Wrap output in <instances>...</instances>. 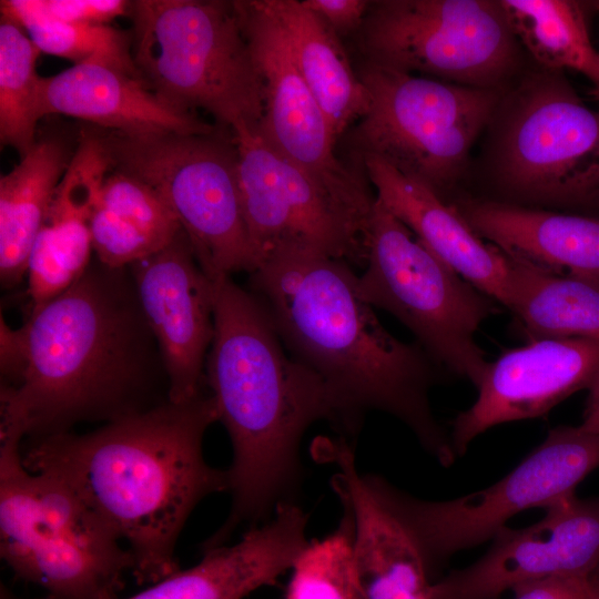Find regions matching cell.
<instances>
[{
	"label": "cell",
	"mask_w": 599,
	"mask_h": 599,
	"mask_svg": "<svg viewBox=\"0 0 599 599\" xmlns=\"http://www.w3.org/2000/svg\"><path fill=\"white\" fill-rule=\"evenodd\" d=\"M518 43L546 70L571 69L599 92V53L593 49L582 6L571 0H499Z\"/></svg>",
	"instance_id": "4316f807"
},
{
	"label": "cell",
	"mask_w": 599,
	"mask_h": 599,
	"mask_svg": "<svg viewBox=\"0 0 599 599\" xmlns=\"http://www.w3.org/2000/svg\"><path fill=\"white\" fill-rule=\"evenodd\" d=\"M468 225L506 254L542 268L599 282V217L506 201L453 203Z\"/></svg>",
	"instance_id": "603a6c76"
},
{
	"label": "cell",
	"mask_w": 599,
	"mask_h": 599,
	"mask_svg": "<svg viewBox=\"0 0 599 599\" xmlns=\"http://www.w3.org/2000/svg\"><path fill=\"white\" fill-rule=\"evenodd\" d=\"M233 3L262 82V135L333 192L372 211L376 197L369 192L367 176L336 156L337 138L302 77L285 30L267 0Z\"/></svg>",
	"instance_id": "5bb4252c"
},
{
	"label": "cell",
	"mask_w": 599,
	"mask_h": 599,
	"mask_svg": "<svg viewBox=\"0 0 599 599\" xmlns=\"http://www.w3.org/2000/svg\"><path fill=\"white\" fill-rule=\"evenodd\" d=\"M231 132L256 267L284 251L311 252L365 266L373 210L349 203L278 152L258 125H242Z\"/></svg>",
	"instance_id": "4fadbf2b"
},
{
	"label": "cell",
	"mask_w": 599,
	"mask_h": 599,
	"mask_svg": "<svg viewBox=\"0 0 599 599\" xmlns=\"http://www.w3.org/2000/svg\"><path fill=\"white\" fill-rule=\"evenodd\" d=\"M307 520L295 501L281 504L236 542L203 551L196 565L120 599H244L291 570L309 542Z\"/></svg>",
	"instance_id": "ffe728a7"
},
{
	"label": "cell",
	"mask_w": 599,
	"mask_h": 599,
	"mask_svg": "<svg viewBox=\"0 0 599 599\" xmlns=\"http://www.w3.org/2000/svg\"><path fill=\"white\" fill-rule=\"evenodd\" d=\"M595 94H596V95H597V98L599 99V92H596V91H595Z\"/></svg>",
	"instance_id": "74e56055"
},
{
	"label": "cell",
	"mask_w": 599,
	"mask_h": 599,
	"mask_svg": "<svg viewBox=\"0 0 599 599\" xmlns=\"http://www.w3.org/2000/svg\"><path fill=\"white\" fill-rule=\"evenodd\" d=\"M59 113L130 135L205 134L217 128L153 92L140 77L83 63L42 77L41 114Z\"/></svg>",
	"instance_id": "7402d4cb"
},
{
	"label": "cell",
	"mask_w": 599,
	"mask_h": 599,
	"mask_svg": "<svg viewBox=\"0 0 599 599\" xmlns=\"http://www.w3.org/2000/svg\"><path fill=\"white\" fill-rule=\"evenodd\" d=\"M356 72L369 106L348 133L351 150L358 161L367 155L384 160L444 200L488 128L501 90L404 73L365 60Z\"/></svg>",
	"instance_id": "ba28073f"
},
{
	"label": "cell",
	"mask_w": 599,
	"mask_h": 599,
	"mask_svg": "<svg viewBox=\"0 0 599 599\" xmlns=\"http://www.w3.org/2000/svg\"><path fill=\"white\" fill-rule=\"evenodd\" d=\"M599 368V341L557 338L530 342L489 363L474 404L449 432L457 457L489 428L541 417L573 393L588 388Z\"/></svg>",
	"instance_id": "e0dca14e"
},
{
	"label": "cell",
	"mask_w": 599,
	"mask_h": 599,
	"mask_svg": "<svg viewBox=\"0 0 599 599\" xmlns=\"http://www.w3.org/2000/svg\"><path fill=\"white\" fill-rule=\"evenodd\" d=\"M595 7L597 8L598 12H599V1H596L593 2Z\"/></svg>",
	"instance_id": "8d00e7d4"
},
{
	"label": "cell",
	"mask_w": 599,
	"mask_h": 599,
	"mask_svg": "<svg viewBox=\"0 0 599 599\" xmlns=\"http://www.w3.org/2000/svg\"><path fill=\"white\" fill-rule=\"evenodd\" d=\"M98 203L138 227L162 247L182 231L163 197L143 181L113 170L105 176Z\"/></svg>",
	"instance_id": "4dcf8cb0"
},
{
	"label": "cell",
	"mask_w": 599,
	"mask_h": 599,
	"mask_svg": "<svg viewBox=\"0 0 599 599\" xmlns=\"http://www.w3.org/2000/svg\"><path fill=\"white\" fill-rule=\"evenodd\" d=\"M73 156L60 138L37 140L7 174L0 176V280L17 286L27 275L29 254L54 192Z\"/></svg>",
	"instance_id": "d4e9b609"
},
{
	"label": "cell",
	"mask_w": 599,
	"mask_h": 599,
	"mask_svg": "<svg viewBox=\"0 0 599 599\" xmlns=\"http://www.w3.org/2000/svg\"><path fill=\"white\" fill-rule=\"evenodd\" d=\"M294 61L338 139L369 106V95L339 37L297 0H267Z\"/></svg>",
	"instance_id": "cb8c5ba5"
},
{
	"label": "cell",
	"mask_w": 599,
	"mask_h": 599,
	"mask_svg": "<svg viewBox=\"0 0 599 599\" xmlns=\"http://www.w3.org/2000/svg\"><path fill=\"white\" fill-rule=\"evenodd\" d=\"M510 257L514 287L509 309L530 342L599 341V282Z\"/></svg>",
	"instance_id": "484cf974"
},
{
	"label": "cell",
	"mask_w": 599,
	"mask_h": 599,
	"mask_svg": "<svg viewBox=\"0 0 599 599\" xmlns=\"http://www.w3.org/2000/svg\"><path fill=\"white\" fill-rule=\"evenodd\" d=\"M63 481L24 465L0 471V556L41 599H120L134 561Z\"/></svg>",
	"instance_id": "52a82bcc"
},
{
	"label": "cell",
	"mask_w": 599,
	"mask_h": 599,
	"mask_svg": "<svg viewBox=\"0 0 599 599\" xmlns=\"http://www.w3.org/2000/svg\"><path fill=\"white\" fill-rule=\"evenodd\" d=\"M40 50L12 20H0V140L21 158L35 144L41 114Z\"/></svg>",
	"instance_id": "83f0119b"
},
{
	"label": "cell",
	"mask_w": 599,
	"mask_h": 599,
	"mask_svg": "<svg viewBox=\"0 0 599 599\" xmlns=\"http://www.w3.org/2000/svg\"><path fill=\"white\" fill-rule=\"evenodd\" d=\"M111 169L153 187L176 216L195 258L213 281L251 274L257 262L248 236L232 132L102 133Z\"/></svg>",
	"instance_id": "9c48e42d"
},
{
	"label": "cell",
	"mask_w": 599,
	"mask_h": 599,
	"mask_svg": "<svg viewBox=\"0 0 599 599\" xmlns=\"http://www.w3.org/2000/svg\"><path fill=\"white\" fill-rule=\"evenodd\" d=\"M599 468V434L559 426L494 485L449 500H424L365 475L379 500L399 519L418 546L430 578L450 557L494 536L510 518L547 508L576 494Z\"/></svg>",
	"instance_id": "8fae6325"
},
{
	"label": "cell",
	"mask_w": 599,
	"mask_h": 599,
	"mask_svg": "<svg viewBox=\"0 0 599 599\" xmlns=\"http://www.w3.org/2000/svg\"><path fill=\"white\" fill-rule=\"evenodd\" d=\"M358 290L373 307L399 319L443 369L479 386L489 362L475 333L499 313L497 302L414 237L377 197Z\"/></svg>",
	"instance_id": "30bf717a"
},
{
	"label": "cell",
	"mask_w": 599,
	"mask_h": 599,
	"mask_svg": "<svg viewBox=\"0 0 599 599\" xmlns=\"http://www.w3.org/2000/svg\"><path fill=\"white\" fill-rule=\"evenodd\" d=\"M139 77L182 110L202 109L221 126L260 125L263 90L233 1H130Z\"/></svg>",
	"instance_id": "5b68a950"
},
{
	"label": "cell",
	"mask_w": 599,
	"mask_h": 599,
	"mask_svg": "<svg viewBox=\"0 0 599 599\" xmlns=\"http://www.w3.org/2000/svg\"><path fill=\"white\" fill-rule=\"evenodd\" d=\"M219 420L210 392L170 400L93 432L28 439L24 467L70 487L125 544L132 575L150 586L181 568L180 534L206 497L229 491L227 469L204 458L203 439Z\"/></svg>",
	"instance_id": "7a4b0ae2"
},
{
	"label": "cell",
	"mask_w": 599,
	"mask_h": 599,
	"mask_svg": "<svg viewBox=\"0 0 599 599\" xmlns=\"http://www.w3.org/2000/svg\"><path fill=\"white\" fill-rule=\"evenodd\" d=\"M376 197L436 256L477 290L509 309L512 258L480 237L448 203L417 180L384 160H359Z\"/></svg>",
	"instance_id": "d6986e66"
},
{
	"label": "cell",
	"mask_w": 599,
	"mask_h": 599,
	"mask_svg": "<svg viewBox=\"0 0 599 599\" xmlns=\"http://www.w3.org/2000/svg\"><path fill=\"white\" fill-rule=\"evenodd\" d=\"M250 284L286 351L323 379L356 429L365 410H380L405 424L439 465L455 461L429 400L443 368L417 342L386 331L347 262L278 252L250 274Z\"/></svg>",
	"instance_id": "277c9868"
},
{
	"label": "cell",
	"mask_w": 599,
	"mask_h": 599,
	"mask_svg": "<svg viewBox=\"0 0 599 599\" xmlns=\"http://www.w3.org/2000/svg\"><path fill=\"white\" fill-rule=\"evenodd\" d=\"M0 413L28 439L110 423L169 400L158 343L128 267L89 265L10 328L1 318Z\"/></svg>",
	"instance_id": "6da1fadb"
},
{
	"label": "cell",
	"mask_w": 599,
	"mask_h": 599,
	"mask_svg": "<svg viewBox=\"0 0 599 599\" xmlns=\"http://www.w3.org/2000/svg\"><path fill=\"white\" fill-rule=\"evenodd\" d=\"M589 579L596 591L599 593V565L589 576Z\"/></svg>",
	"instance_id": "d590c367"
},
{
	"label": "cell",
	"mask_w": 599,
	"mask_h": 599,
	"mask_svg": "<svg viewBox=\"0 0 599 599\" xmlns=\"http://www.w3.org/2000/svg\"><path fill=\"white\" fill-rule=\"evenodd\" d=\"M544 510L528 527L501 528L479 559L433 582L432 599H500L529 581L589 577L599 565V497L573 494Z\"/></svg>",
	"instance_id": "9a60e30c"
},
{
	"label": "cell",
	"mask_w": 599,
	"mask_h": 599,
	"mask_svg": "<svg viewBox=\"0 0 599 599\" xmlns=\"http://www.w3.org/2000/svg\"><path fill=\"white\" fill-rule=\"evenodd\" d=\"M488 129L490 173L506 202L599 204V112L561 71L524 78L501 95Z\"/></svg>",
	"instance_id": "8992f818"
},
{
	"label": "cell",
	"mask_w": 599,
	"mask_h": 599,
	"mask_svg": "<svg viewBox=\"0 0 599 599\" xmlns=\"http://www.w3.org/2000/svg\"><path fill=\"white\" fill-rule=\"evenodd\" d=\"M358 33L365 61L466 87L500 89L519 62L499 0L370 1Z\"/></svg>",
	"instance_id": "7c38bea8"
},
{
	"label": "cell",
	"mask_w": 599,
	"mask_h": 599,
	"mask_svg": "<svg viewBox=\"0 0 599 599\" xmlns=\"http://www.w3.org/2000/svg\"><path fill=\"white\" fill-rule=\"evenodd\" d=\"M512 599H599L589 577L557 575L510 590Z\"/></svg>",
	"instance_id": "d6a6232c"
},
{
	"label": "cell",
	"mask_w": 599,
	"mask_h": 599,
	"mask_svg": "<svg viewBox=\"0 0 599 599\" xmlns=\"http://www.w3.org/2000/svg\"><path fill=\"white\" fill-rule=\"evenodd\" d=\"M205 382L233 457L231 508L202 551L229 544L238 528L260 525L294 501L300 445L311 425L327 420L348 435L357 430L323 379L290 355L257 297L232 276L214 283Z\"/></svg>",
	"instance_id": "3957f363"
},
{
	"label": "cell",
	"mask_w": 599,
	"mask_h": 599,
	"mask_svg": "<svg viewBox=\"0 0 599 599\" xmlns=\"http://www.w3.org/2000/svg\"><path fill=\"white\" fill-rule=\"evenodd\" d=\"M128 268L161 353L169 400L197 397L205 392V363L214 337L215 282L199 265L183 231Z\"/></svg>",
	"instance_id": "2e32d148"
},
{
	"label": "cell",
	"mask_w": 599,
	"mask_h": 599,
	"mask_svg": "<svg viewBox=\"0 0 599 599\" xmlns=\"http://www.w3.org/2000/svg\"><path fill=\"white\" fill-rule=\"evenodd\" d=\"M285 599H362L353 522L344 507L338 527L323 539L309 541L294 561Z\"/></svg>",
	"instance_id": "f546056e"
},
{
	"label": "cell",
	"mask_w": 599,
	"mask_h": 599,
	"mask_svg": "<svg viewBox=\"0 0 599 599\" xmlns=\"http://www.w3.org/2000/svg\"><path fill=\"white\" fill-rule=\"evenodd\" d=\"M1 16L24 31L40 52L74 64L99 63L138 75L132 34L110 24H88L50 19L28 10L21 0H2Z\"/></svg>",
	"instance_id": "f1b7e54d"
},
{
	"label": "cell",
	"mask_w": 599,
	"mask_h": 599,
	"mask_svg": "<svg viewBox=\"0 0 599 599\" xmlns=\"http://www.w3.org/2000/svg\"><path fill=\"white\" fill-rule=\"evenodd\" d=\"M110 171L103 134L82 131L29 254L30 311L67 291L91 264L90 217Z\"/></svg>",
	"instance_id": "44dd1931"
},
{
	"label": "cell",
	"mask_w": 599,
	"mask_h": 599,
	"mask_svg": "<svg viewBox=\"0 0 599 599\" xmlns=\"http://www.w3.org/2000/svg\"><path fill=\"white\" fill-rule=\"evenodd\" d=\"M587 389L588 397L579 426L586 432L599 434V368Z\"/></svg>",
	"instance_id": "e575fe53"
},
{
	"label": "cell",
	"mask_w": 599,
	"mask_h": 599,
	"mask_svg": "<svg viewBox=\"0 0 599 599\" xmlns=\"http://www.w3.org/2000/svg\"><path fill=\"white\" fill-rule=\"evenodd\" d=\"M30 11L54 20L109 24L129 13L130 1L123 0H21Z\"/></svg>",
	"instance_id": "1f68e13d"
},
{
	"label": "cell",
	"mask_w": 599,
	"mask_h": 599,
	"mask_svg": "<svg viewBox=\"0 0 599 599\" xmlns=\"http://www.w3.org/2000/svg\"><path fill=\"white\" fill-rule=\"evenodd\" d=\"M301 3L342 37L359 31L370 1L302 0Z\"/></svg>",
	"instance_id": "836d02e7"
},
{
	"label": "cell",
	"mask_w": 599,
	"mask_h": 599,
	"mask_svg": "<svg viewBox=\"0 0 599 599\" xmlns=\"http://www.w3.org/2000/svg\"><path fill=\"white\" fill-rule=\"evenodd\" d=\"M313 454L337 469L332 487L352 518L362 599H432L433 581L418 546L357 469L351 443L318 437Z\"/></svg>",
	"instance_id": "ac0fdd59"
}]
</instances>
